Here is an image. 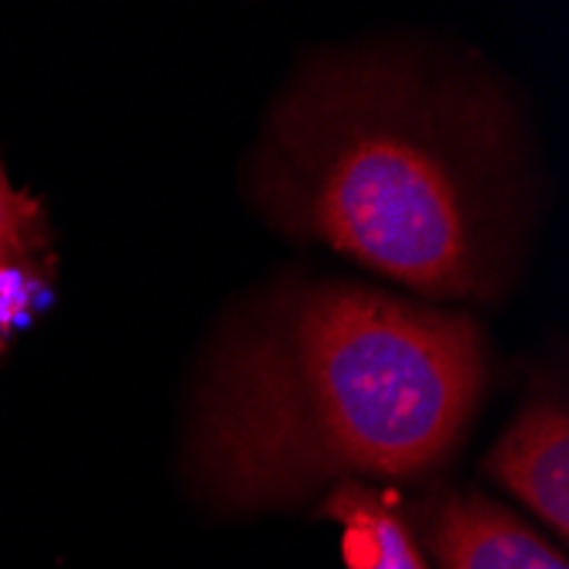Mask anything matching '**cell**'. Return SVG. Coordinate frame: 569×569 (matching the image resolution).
<instances>
[{
	"instance_id": "8992f818",
	"label": "cell",
	"mask_w": 569,
	"mask_h": 569,
	"mask_svg": "<svg viewBox=\"0 0 569 569\" xmlns=\"http://www.w3.org/2000/svg\"><path fill=\"white\" fill-rule=\"evenodd\" d=\"M51 239L41 204L14 188L0 164V348L24 321L34 290L48 280Z\"/></svg>"
},
{
	"instance_id": "6da1fadb",
	"label": "cell",
	"mask_w": 569,
	"mask_h": 569,
	"mask_svg": "<svg viewBox=\"0 0 569 569\" xmlns=\"http://www.w3.org/2000/svg\"><path fill=\"white\" fill-rule=\"evenodd\" d=\"M249 194L280 232L427 297L495 300L526 229L519 123L460 69L331 51L277 99Z\"/></svg>"
},
{
	"instance_id": "3957f363",
	"label": "cell",
	"mask_w": 569,
	"mask_h": 569,
	"mask_svg": "<svg viewBox=\"0 0 569 569\" xmlns=\"http://www.w3.org/2000/svg\"><path fill=\"white\" fill-rule=\"evenodd\" d=\"M399 508L430 569H569L562 549L478 491H443L417 511Z\"/></svg>"
},
{
	"instance_id": "7a4b0ae2",
	"label": "cell",
	"mask_w": 569,
	"mask_h": 569,
	"mask_svg": "<svg viewBox=\"0 0 569 569\" xmlns=\"http://www.w3.org/2000/svg\"><path fill=\"white\" fill-rule=\"evenodd\" d=\"M485 386L471 318L341 280L293 283L232 318L204 361L188 475L222 511L355 475L417 481L450 460Z\"/></svg>"
},
{
	"instance_id": "277c9868",
	"label": "cell",
	"mask_w": 569,
	"mask_h": 569,
	"mask_svg": "<svg viewBox=\"0 0 569 569\" xmlns=\"http://www.w3.org/2000/svg\"><path fill=\"white\" fill-rule=\"evenodd\" d=\"M485 475L559 536H569V409L559 389L536 392L485 457Z\"/></svg>"
},
{
	"instance_id": "5b68a950",
	"label": "cell",
	"mask_w": 569,
	"mask_h": 569,
	"mask_svg": "<svg viewBox=\"0 0 569 569\" xmlns=\"http://www.w3.org/2000/svg\"><path fill=\"white\" fill-rule=\"evenodd\" d=\"M318 515L341 526L351 569H430L392 495L361 481H341L321 501Z\"/></svg>"
}]
</instances>
